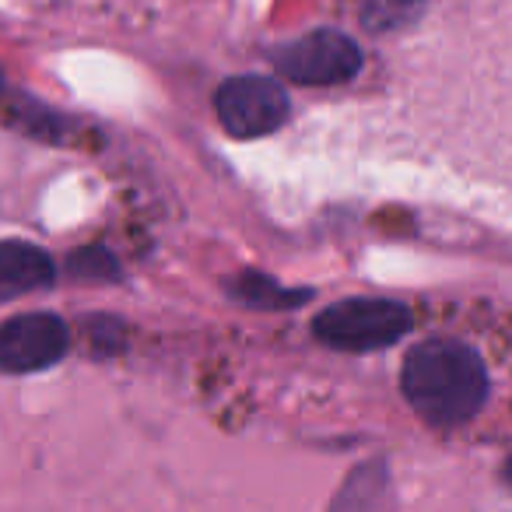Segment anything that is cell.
Instances as JSON below:
<instances>
[{
	"instance_id": "obj_1",
	"label": "cell",
	"mask_w": 512,
	"mask_h": 512,
	"mask_svg": "<svg viewBox=\"0 0 512 512\" xmlns=\"http://www.w3.org/2000/svg\"><path fill=\"white\" fill-rule=\"evenodd\" d=\"M404 397L432 425H463L488 400V372L460 341H425L404 362Z\"/></svg>"
},
{
	"instance_id": "obj_2",
	"label": "cell",
	"mask_w": 512,
	"mask_h": 512,
	"mask_svg": "<svg viewBox=\"0 0 512 512\" xmlns=\"http://www.w3.org/2000/svg\"><path fill=\"white\" fill-rule=\"evenodd\" d=\"M411 330V313L393 299H348L316 316L313 334L337 351L390 348Z\"/></svg>"
},
{
	"instance_id": "obj_3",
	"label": "cell",
	"mask_w": 512,
	"mask_h": 512,
	"mask_svg": "<svg viewBox=\"0 0 512 512\" xmlns=\"http://www.w3.org/2000/svg\"><path fill=\"white\" fill-rule=\"evenodd\" d=\"M218 116L228 134L264 137L288 120V95L271 78H232L218 92Z\"/></svg>"
},
{
	"instance_id": "obj_4",
	"label": "cell",
	"mask_w": 512,
	"mask_h": 512,
	"mask_svg": "<svg viewBox=\"0 0 512 512\" xmlns=\"http://www.w3.org/2000/svg\"><path fill=\"white\" fill-rule=\"evenodd\" d=\"M278 67L285 71V78L299 81V85H341V81L358 74L362 53L348 36L327 29L285 46L278 57Z\"/></svg>"
},
{
	"instance_id": "obj_5",
	"label": "cell",
	"mask_w": 512,
	"mask_h": 512,
	"mask_svg": "<svg viewBox=\"0 0 512 512\" xmlns=\"http://www.w3.org/2000/svg\"><path fill=\"white\" fill-rule=\"evenodd\" d=\"M67 351V327L57 316L29 313L0 327V369L36 372L60 362Z\"/></svg>"
},
{
	"instance_id": "obj_6",
	"label": "cell",
	"mask_w": 512,
	"mask_h": 512,
	"mask_svg": "<svg viewBox=\"0 0 512 512\" xmlns=\"http://www.w3.org/2000/svg\"><path fill=\"white\" fill-rule=\"evenodd\" d=\"M57 274L53 260L29 242H0V299L46 288Z\"/></svg>"
},
{
	"instance_id": "obj_7",
	"label": "cell",
	"mask_w": 512,
	"mask_h": 512,
	"mask_svg": "<svg viewBox=\"0 0 512 512\" xmlns=\"http://www.w3.org/2000/svg\"><path fill=\"white\" fill-rule=\"evenodd\" d=\"M425 11V0H365L362 22L372 32H397Z\"/></svg>"
},
{
	"instance_id": "obj_8",
	"label": "cell",
	"mask_w": 512,
	"mask_h": 512,
	"mask_svg": "<svg viewBox=\"0 0 512 512\" xmlns=\"http://www.w3.org/2000/svg\"><path fill=\"white\" fill-rule=\"evenodd\" d=\"M239 295L246 302H253V306H267V299H274L278 306H288V302H292V295H288V292L271 288V285H267V278H253V274L246 278V288H239Z\"/></svg>"
},
{
	"instance_id": "obj_9",
	"label": "cell",
	"mask_w": 512,
	"mask_h": 512,
	"mask_svg": "<svg viewBox=\"0 0 512 512\" xmlns=\"http://www.w3.org/2000/svg\"><path fill=\"white\" fill-rule=\"evenodd\" d=\"M505 481H509V488H512V460L505 463Z\"/></svg>"
}]
</instances>
